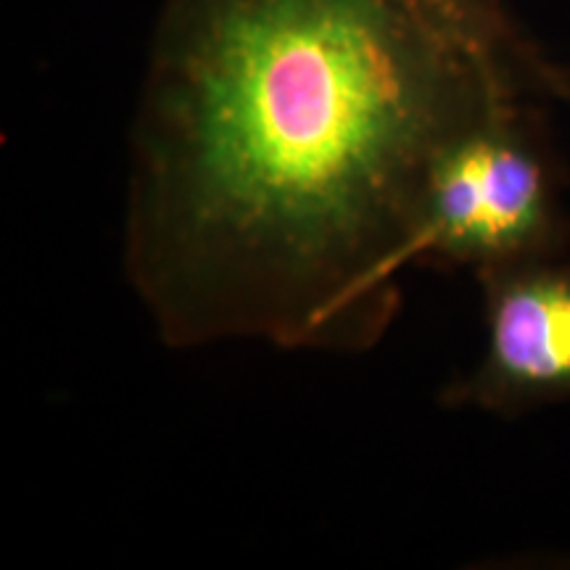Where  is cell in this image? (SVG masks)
<instances>
[{
  "label": "cell",
  "instance_id": "1",
  "mask_svg": "<svg viewBox=\"0 0 570 570\" xmlns=\"http://www.w3.org/2000/svg\"><path fill=\"white\" fill-rule=\"evenodd\" d=\"M552 67L499 0H169L135 127L125 269L159 336L365 352L428 188Z\"/></svg>",
  "mask_w": 570,
  "mask_h": 570
},
{
  "label": "cell",
  "instance_id": "2",
  "mask_svg": "<svg viewBox=\"0 0 570 570\" xmlns=\"http://www.w3.org/2000/svg\"><path fill=\"white\" fill-rule=\"evenodd\" d=\"M570 248L558 161L525 101L499 106L436 164L415 238V265L473 275Z\"/></svg>",
  "mask_w": 570,
  "mask_h": 570
},
{
  "label": "cell",
  "instance_id": "3",
  "mask_svg": "<svg viewBox=\"0 0 570 570\" xmlns=\"http://www.w3.org/2000/svg\"><path fill=\"white\" fill-rule=\"evenodd\" d=\"M483 354L444 389L446 407L523 415L570 402V248L475 275Z\"/></svg>",
  "mask_w": 570,
  "mask_h": 570
},
{
  "label": "cell",
  "instance_id": "4",
  "mask_svg": "<svg viewBox=\"0 0 570 570\" xmlns=\"http://www.w3.org/2000/svg\"><path fill=\"white\" fill-rule=\"evenodd\" d=\"M552 92H558V96H562V98H566V101H570V71L554 69V75H552Z\"/></svg>",
  "mask_w": 570,
  "mask_h": 570
}]
</instances>
